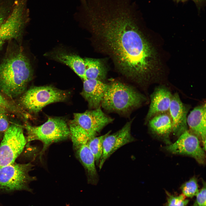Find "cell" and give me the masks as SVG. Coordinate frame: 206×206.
<instances>
[{
	"label": "cell",
	"mask_w": 206,
	"mask_h": 206,
	"mask_svg": "<svg viewBox=\"0 0 206 206\" xmlns=\"http://www.w3.org/2000/svg\"><path fill=\"white\" fill-rule=\"evenodd\" d=\"M3 43L0 40V48L1 47L2 45V44Z\"/></svg>",
	"instance_id": "obj_27"
},
{
	"label": "cell",
	"mask_w": 206,
	"mask_h": 206,
	"mask_svg": "<svg viewBox=\"0 0 206 206\" xmlns=\"http://www.w3.org/2000/svg\"><path fill=\"white\" fill-rule=\"evenodd\" d=\"M206 104L195 107L189 114L187 123L191 132L197 136L201 141L203 149L206 148Z\"/></svg>",
	"instance_id": "obj_16"
},
{
	"label": "cell",
	"mask_w": 206,
	"mask_h": 206,
	"mask_svg": "<svg viewBox=\"0 0 206 206\" xmlns=\"http://www.w3.org/2000/svg\"><path fill=\"white\" fill-rule=\"evenodd\" d=\"M180 1H184L187 0H177ZM193 1L196 4L199 5H201L204 2L205 0H191Z\"/></svg>",
	"instance_id": "obj_26"
},
{
	"label": "cell",
	"mask_w": 206,
	"mask_h": 206,
	"mask_svg": "<svg viewBox=\"0 0 206 206\" xmlns=\"http://www.w3.org/2000/svg\"><path fill=\"white\" fill-rule=\"evenodd\" d=\"M107 84L101 106L108 112L128 115L146 100L134 88L120 81L112 79Z\"/></svg>",
	"instance_id": "obj_3"
},
{
	"label": "cell",
	"mask_w": 206,
	"mask_h": 206,
	"mask_svg": "<svg viewBox=\"0 0 206 206\" xmlns=\"http://www.w3.org/2000/svg\"><path fill=\"white\" fill-rule=\"evenodd\" d=\"M27 0H17L10 14L0 27V40L4 41L17 37L27 19Z\"/></svg>",
	"instance_id": "obj_9"
},
{
	"label": "cell",
	"mask_w": 206,
	"mask_h": 206,
	"mask_svg": "<svg viewBox=\"0 0 206 206\" xmlns=\"http://www.w3.org/2000/svg\"><path fill=\"white\" fill-rule=\"evenodd\" d=\"M68 126L75 156L85 169L88 182L96 185L98 181V174L94 157L88 144L90 138L85 130L75 123L71 121Z\"/></svg>",
	"instance_id": "obj_5"
},
{
	"label": "cell",
	"mask_w": 206,
	"mask_h": 206,
	"mask_svg": "<svg viewBox=\"0 0 206 206\" xmlns=\"http://www.w3.org/2000/svg\"><path fill=\"white\" fill-rule=\"evenodd\" d=\"M180 189L183 194L185 197L192 198L196 196L199 191L197 178L195 177L191 178L183 183Z\"/></svg>",
	"instance_id": "obj_21"
},
{
	"label": "cell",
	"mask_w": 206,
	"mask_h": 206,
	"mask_svg": "<svg viewBox=\"0 0 206 206\" xmlns=\"http://www.w3.org/2000/svg\"><path fill=\"white\" fill-rule=\"evenodd\" d=\"M83 59L86 79L96 80L104 82L107 70L103 62L98 59L88 58Z\"/></svg>",
	"instance_id": "obj_19"
},
{
	"label": "cell",
	"mask_w": 206,
	"mask_h": 206,
	"mask_svg": "<svg viewBox=\"0 0 206 206\" xmlns=\"http://www.w3.org/2000/svg\"><path fill=\"white\" fill-rule=\"evenodd\" d=\"M189 109L188 106L182 102L177 93L173 94L168 112L172 122V132L176 136L179 137L187 130V118Z\"/></svg>",
	"instance_id": "obj_14"
},
{
	"label": "cell",
	"mask_w": 206,
	"mask_h": 206,
	"mask_svg": "<svg viewBox=\"0 0 206 206\" xmlns=\"http://www.w3.org/2000/svg\"><path fill=\"white\" fill-rule=\"evenodd\" d=\"M0 108H5L7 111L16 113L21 112L20 110L7 100L0 94Z\"/></svg>",
	"instance_id": "obj_25"
},
{
	"label": "cell",
	"mask_w": 206,
	"mask_h": 206,
	"mask_svg": "<svg viewBox=\"0 0 206 206\" xmlns=\"http://www.w3.org/2000/svg\"><path fill=\"white\" fill-rule=\"evenodd\" d=\"M167 195L166 202L165 206H186L188 203L189 200L186 199L183 195L178 196L172 195L165 191Z\"/></svg>",
	"instance_id": "obj_22"
},
{
	"label": "cell",
	"mask_w": 206,
	"mask_h": 206,
	"mask_svg": "<svg viewBox=\"0 0 206 206\" xmlns=\"http://www.w3.org/2000/svg\"><path fill=\"white\" fill-rule=\"evenodd\" d=\"M68 94L66 91L51 86H34L22 94L20 102L26 109L37 113L49 104L65 100Z\"/></svg>",
	"instance_id": "obj_7"
},
{
	"label": "cell",
	"mask_w": 206,
	"mask_h": 206,
	"mask_svg": "<svg viewBox=\"0 0 206 206\" xmlns=\"http://www.w3.org/2000/svg\"><path fill=\"white\" fill-rule=\"evenodd\" d=\"M74 116L72 121L85 130L90 139L96 136L104 128L114 120L103 112L101 106L84 112L75 113Z\"/></svg>",
	"instance_id": "obj_10"
},
{
	"label": "cell",
	"mask_w": 206,
	"mask_h": 206,
	"mask_svg": "<svg viewBox=\"0 0 206 206\" xmlns=\"http://www.w3.org/2000/svg\"><path fill=\"white\" fill-rule=\"evenodd\" d=\"M132 121L131 120L127 122L120 129L112 134H109L104 138L102 154L98 165L100 169L106 160L117 150L134 141L131 133Z\"/></svg>",
	"instance_id": "obj_12"
},
{
	"label": "cell",
	"mask_w": 206,
	"mask_h": 206,
	"mask_svg": "<svg viewBox=\"0 0 206 206\" xmlns=\"http://www.w3.org/2000/svg\"><path fill=\"white\" fill-rule=\"evenodd\" d=\"M1 135H2V133H0V139L1 138Z\"/></svg>",
	"instance_id": "obj_28"
},
{
	"label": "cell",
	"mask_w": 206,
	"mask_h": 206,
	"mask_svg": "<svg viewBox=\"0 0 206 206\" xmlns=\"http://www.w3.org/2000/svg\"><path fill=\"white\" fill-rule=\"evenodd\" d=\"M26 130L28 142L38 140L43 145L40 153V158L52 144L64 141L70 137L69 126L64 119L60 118H51L43 124L39 126H32L27 123L24 126Z\"/></svg>",
	"instance_id": "obj_4"
},
{
	"label": "cell",
	"mask_w": 206,
	"mask_h": 206,
	"mask_svg": "<svg viewBox=\"0 0 206 206\" xmlns=\"http://www.w3.org/2000/svg\"><path fill=\"white\" fill-rule=\"evenodd\" d=\"M110 132V131H109L104 135L93 137L90 139L88 142L89 147L94 157L95 163L98 165L102 154L104 140Z\"/></svg>",
	"instance_id": "obj_20"
},
{
	"label": "cell",
	"mask_w": 206,
	"mask_h": 206,
	"mask_svg": "<svg viewBox=\"0 0 206 206\" xmlns=\"http://www.w3.org/2000/svg\"><path fill=\"white\" fill-rule=\"evenodd\" d=\"M44 56L69 67L83 80L87 79L84 59L62 47L53 49Z\"/></svg>",
	"instance_id": "obj_13"
},
{
	"label": "cell",
	"mask_w": 206,
	"mask_h": 206,
	"mask_svg": "<svg viewBox=\"0 0 206 206\" xmlns=\"http://www.w3.org/2000/svg\"><path fill=\"white\" fill-rule=\"evenodd\" d=\"M27 141L21 126L15 124L9 125L0 145V168L15 163Z\"/></svg>",
	"instance_id": "obj_8"
},
{
	"label": "cell",
	"mask_w": 206,
	"mask_h": 206,
	"mask_svg": "<svg viewBox=\"0 0 206 206\" xmlns=\"http://www.w3.org/2000/svg\"><path fill=\"white\" fill-rule=\"evenodd\" d=\"M34 165L31 163H13L0 168V191L6 192L32 190L29 185L36 179L30 175Z\"/></svg>",
	"instance_id": "obj_6"
},
{
	"label": "cell",
	"mask_w": 206,
	"mask_h": 206,
	"mask_svg": "<svg viewBox=\"0 0 206 206\" xmlns=\"http://www.w3.org/2000/svg\"><path fill=\"white\" fill-rule=\"evenodd\" d=\"M7 111L5 108H0V133H1L4 132L9 126Z\"/></svg>",
	"instance_id": "obj_23"
},
{
	"label": "cell",
	"mask_w": 206,
	"mask_h": 206,
	"mask_svg": "<svg viewBox=\"0 0 206 206\" xmlns=\"http://www.w3.org/2000/svg\"><path fill=\"white\" fill-rule=\"evenodd\" d=\"M81 94L93 109L101 106V102L107 87V83L95 79L83 80Z\"/></svg>",
	"instance_id": "obj_17"
},
{
	"label": "cell",
	"mask_w": 206,
	"mask_h": 206,
	"mask_svg": "<svg viewBox=\"0 0 206 206\" xmlns=\"http://www.w3.org/2000/svg\"><path fill=\"white\" fill-rule=\"evenodd\" d=\"M173 94L167 87L160 86L156 87L150 95V102L145 122L147 123L154 116L168 112Z\"/></svg>",
	"instance_id": "obj_15"
},
{
	"label": "cell",
	"mask_w": 206,
	"mask_h": 206,
	"mask_svg": "<svg viewBox=\"0 0 206 206\" xmlns=\"http://www.w3.org/2000/svg\"><path fill=\"white\" fill-rule=\"evenodd\" d=\"M133 0H96L86 19L100 49L112 58L119 71L141 86L152 81V52L138 27Z\"/></svg>",
	"instance_id": "obj_1"
},
{
	"label": "cell",
	"mask_w": 206,
	"mask_h": 206,
	"mask_svg": "<svg viewBox=\"0 0 206 206\" xmlns=\"http://www.w3.org/2000/svg\"><path fill=\"white\" fill-rule=\"evenodd\" d=\"M150 129L153 133L168 145L171 143L169 136L172 131V120L169 113L157 115L148 121Z\"/></svg>",
	"instance_id": "obj_18"
},
{
	"label": "cell",
	"mask_w": 206,
	"mask_h": 206,
	"mask_svg": "<svg viewBox=\"0 0 206 206\" xmlns=\"http://www.w3.org/2000/svg\"><path fill=\"white\" fill-rule=\"evenodd\" d=\"M206 183L203 181V186L196 195V199L192 206H206Z\"/></svg>",
	"instance_id": "obj_24"
},
{
	"label": "cell",
	"mask_w": 206,
	"mask_h": 206,
	"mask_svg": "<svg viewBox=\"0 0 206 206\" xmlns=\"http://www.w3.org/2000/svg\"><path fill=\"white\" fill-rule=\"evenodd\" d=\"M33 74L30 62L22 52L9 56L0 64V92L11 98L21 95Z\"/></svg>",
	"instance_id": "obj_2"
},
{
	"label": "cell",
	"mask_w": 206,
	"mask_h": 206,
	"mask_svg": "<svg viewBox=\"0 0 206 206\" xmlns=\"http://www.w3.org/2000/svg\"><path fill=\"white\" fill-rule=\"evenodd\" d=\"M165 148L173 154L191 157L199 164L205 163L204 150L201 146L199 138L188 130L182 133L175 142L168 144Z\"/></svg>",
	"instance_id": "obj_11"
}]
</instances>
